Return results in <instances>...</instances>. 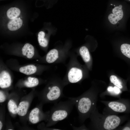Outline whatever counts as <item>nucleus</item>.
I'll list each match as a JSON object with an SVG mask.
<instances>
[{
    "instance_id": "obj_1",
    "label": "nucleus",
    "mask_w": 130,
    "mask_h": 130,
    "mask_svg": "<svg viewBox=\"0 0 130 130\" xmlns=\"http://www.w3.org/2000/svg\"><path fill=\"white\" fill-rule=\"evenodd\" d=\"M102 92L90 89L80 96L74 98L75 105L78 115V119L81 123L90 118L91 114L97 108L96 104L99 94Z\"/></svg>"
},
{
    "instance_id": "obj_2",
    "label": "nucleus",
    "mask_w": 130,
    "mask_h": 130,
    "mask_svg": "<svg viewBox=\"0 0 130 130\" xmlns=\"http://www.w3.org/2000/svg\"><path fill=\"white\" fill-rule=\"evenodd\" d=\"M90 118L93 129L105 130L116 129L126 119V117L114 114L102 115L98 112L97 108L91 114Z\"/></svg>"
},
{
    "instance_id": "obj_3",
    "label": "nucleus",
    "mask_w": 130,
    "mask_h": 130,
    "mask_svg": "<svg viewBox=\"0 0 130 130\" xmlns=\"http://www.w3.org/2000/svg\"><path fill=\"white\" fill-rule=\"evenodd\" d=\"M75 103L74 98H69L65 101L59 102L52 114V121L57 123L66 118L72 111Z\"/></svg>"
},
{
    "instance_id": "obj_4",
    "label": "nucleus",
    "mask_w": 130,
    "mask_h": 130,
    "mask_svg": "<svg viewBox=\"0 0 130 130\" xmlns=\"http://www.w3.org/2000/svg\"><path fill=\"white\" fill-rule=\"evenodd\" d=\"M108 112L118 113H130V102L124 99L111 101H102Z\"/></svg>"
},
{
    "instance_id": "obj_5",
    "label": "nucleus",
    "mask_w": 130,
    "mask_h": 130,
    "mask_svg": "<svg viewBox=\"0 0 130 130\" xmlns=\"http://www.w3.org/2000/svg\"><path fill=\"white\" fill-rule=\"evenodd\" d=\"M48 91L46 95V98L50 101H59L63 96L62 88L59 86L55 85L48 88Z\"/></svg>"
},
{
    "instance_id": "obj_6",
    "label": "nucleus",
    "mask_w": 130,
    "mask_h": 130,
    "mask_svg": "<svg viewBox=\"0 0 130 130\" xmlns=\"http://www.w3.org/2000/svg\"><path fill=\"white\" fill-rule=\"evenodd\" d=\"M122 6L120 5L119 6L115 7L112 10V13L110 14L108 16L109 21L113 24H115L123 18V13L122 8Z\"/></svg>"
},
{
    "instance_id": "obj_7",
    "label": "nucleus",
    "mask_w": 130,
    "mask_h": 130,
    "mask_svg": "<svg viewBox=\"0 0 130 130\" xmlns=\"http://www.w3.org/2000/svg\"><path fill=\"white\" fill-rule=\"evenodd\" d=\"M83 76L82 72L81 69L76 67H72L69 72L67 78L70 83H76L80 81Z\"/></svg>"
},
{
    "instance_id": "obj_8",
    "label": "nucleus",
    "mask_w": 130,
    "mask_h": 130,
    "mask_svg": "<svg viewBox=\"0 0 130 130\" xmlns=\"http://www.w3.org/2000/svg\"><path fill=\"white\" fill-rule=\"evenodd\" d=\"M11 80L10 76L7 71H3L0 74V87L2 88L9 87L11 84Z\"/></svg>"
},
{
    "instance_id": "obj_9",
    "label": "nucleus",
    "mask_w": 130,
    "mask_h": 130,
    "mask_svg": "<svg viewBox=\"0 0 130 130\" xmlns=\"http://www.w3.org/2000/svg\"><path fill=\"white\" fill-rule=\"evenodd\" d=\"M22 23V20L20 18H17L10 21L8 24L7 27L11 31H15L21 27Z\"/></svg>"
},
{
    "instance_id": "obj_10",
    "label": "nucleus",
    "mask_w": 130,
    "mask_h": 130,
    "mask_svg": "<svg viewBox=\"0 0 130 130\" xmlns=\"http://www.w3.org/2000/svg\"><path fill=\"white\" fill-rule=\"evenodd\" d=\"M22 51L23 55L26 56L28 58H31L34 55V47L30 44L27 43L25 44L23 47Z\"/></svg>"
},
{
    "instance_id": "obj_11",
    "label": "nucleus",
    "mask_w": 130,
    "mask_h": 130,
    "mask_svg": "<svg viewBox=\"0 0 130 130\" xmlns=\"http://www.w3.org/2000/svg\"><path fill=\"white\" fill-rule=\"evenodd\" d=\"M29 106V103L27 101L21 102L18 106L17 114L21 116H25L27 113Z\"/></svg>"
},
{
    "instance_id": "obj_12",
    "label": "nucleus",
    "mask_w": 130,
    "mask_h": 130,
    "mask_svg": "<svg viewBox=\"0 0 130 130\" xmlns=\"http://www.w3.org/2000/svg\"><path fill=\"white\" fill-rule=\"evenodd\" d=\"M37 70L34 65H30L21 67L19 71L21 72L26 75H30L35 73Z\"/></svg>"
},
{
    "instance_id": "obj_13",
    "label": "nucleus",
    "mask_w": 130,
    "mask_h": 130,
    "mask_svg": "<svg viewBox=\"0 0 130 130\" xmlns=\"http://www.w3.org/2000/svg\"><path fill=\"white\" fill-rule=\"evenodd\" d=\"M58 52L57 49H53L50 50L46 55V61L49 63L53 62L58 58Z\"/></svg>"
},
{
    "instance_id": "obj_14",
    "label": "nucleus",
    "mask_w": 130,
    "mask_h": 130,
    "mask_svg": "<svg viewBox=\"0 0 130 130\" xmlns=\"http://www.w3.org/2000/svg\"><path fill=\"white\" fill-rule=\"evenodd\" d=\"M39 108H36L33 109L30 113L29 117L30 121L33 124H35L39 120Z\"/></svg>"
},
{
    "instance_id": "obj_15",
    "label": "nucleus",
    "mask_w": 130,
    "mask_h": 130,
    "mask_svg": "<svg viewBox=\"0 0 130 130\" xmlns=\"http://www.w3.org/2000/svg\"><path fill=\"white\" fill-rule=\"evenodd\" d=\"M20 13V9L16 7H12L10 8L7 12V15L9 19H13L19 16Z\"/></svg>"
},
{
    "instance_id": "obj_16",
    "label": "nucleus",
    "mask_w": 130,
    "mask_h": 130,
    "mask_svg": "<svg viewBox=\"0 0 130 130\" xmlns=\"http://www.w3.org/2000/svg\"><path fill=\"white\" fill-rule=\"evenodd\" d=\"M79 53L83 60L86 62H88L90 60V55L88 48L85 46H82L80 48Z\"/></svg>"
},
{
    "instance_id": "obj_17",
    "label": "nucleus",
    "mask_w": 130,
    "mask_h": 130,
    "mask_svg": "<svg viewBox=\"0 0 130 130\" xmlns=\"http://www.w3.org/2000/svg\"><path fill=\"white\" fill-rule=\"evenodd\" d=\"M107 92H104L106 94H109L114 96L119 97L122 92L121 91L118 87L116 86L113 87L109 86L107 89Z\"/></svg>"
},
{
    "instance_id": "obj_18",
    "label": "nucleus",
    "mask_w": 130,
    "mask_h": 130,
    "mask_svg": "<svg viewBox=\"0 0 130 130\" xmlns=\"http://www.w3.org/2000/svg\"><path fill=\"white\" fill-rule=\"evenodd\" d=\"M39 83L38 79L35 77H29L27 80L24 82V85L28 87H32L37 85Z\"/></svg>"
},
{
    "instance_id": "obj_19",
    "label": "nucleus",
    "mask_w": 130,
    "mask_h": 130,
    "mask_svg": "<svg viewBox=\"0 0 130 130\" xmlns=\"http://www.w3.org/2000/svg\"><path fill=\"white\" fill-rule=\"evenodd\" d=\"M111 82L113 83L115 86L119 88L121 91L123 88L122 83L121 80L116 76L112 75L110 78Z\"/></svg>"
},
{
    "instance_id": "obj_20",
    "label": "nucleus",
    "mask_w": 130,
    "mask_h": 130,
    "mask_svg": "<svg viewBox=\"0 0 130 130\" xmlns=\"http://www.w3.org/2000/svg\"><path fill=\"white\" fill-rule=\"evenodd\" d=\"M45 34L43 31L39 32L38 35V40L40 45L43 47H46L48 45L47 40L44 38Z\"/></svg>"
},
{
    "instance_id": "obj_21",
    "label": "nucleus",
    "mask_w": 130,
    "mask_h": 130,
    "mask_svg": "<svg viewBox=\"0 0 130 130\" xmlns=\"http://www.w3.org/2000/svg\"><path fill=\"white\" fill-rule=\"evenodd\" d=\"M8 107L9 111L13 114L17 113L18 107L15 102L12 100H10L8 103Z\"/></svg>"
},
{
    "instance_id": "obj_22",
    "label": "nucleus",
    "mask_w": 130,
    "mask_h": 130,
    "mask_svg": "<svg viewBox=\"0 0 130 130\" xmlns=\"http://www.w3.org/2000/svg\"><path fill=\"white\" fill-rule=\"evenodd\" d=\"M120 49L123 54L130 58V45L127 44H123L121 46Z\"/></svg>"
},
{
    "instance_id": "obj_23",
    "label": "nucleus",
    "mask_w": 130,
    "mask_h": 130,
    "mask_svg": "<svg viewBox=\"0 0 130 130\" xmlns=\"http://www.w3.org/2000/svg\"><path fill=\"white\" fill-rule=\"evenodd\" d=\"M6 97L3 92L1 91H0V102L2 103L5 100Z\"/></svg>"
},
{
    "instance_id": "obj_24",
    "label": "nucleus",
    "mask_w": 130,
    "mask_h": 130,
    "mask_svg": "<svg viewBox=\"0 0 130 130\" xmlns=\"http://www.w3.org/2000/svg\"><path fill=\"white\" fill-rule=\"evenodd\" d=\"M121 129L123 130H130V121L125 125L122 127Z\"/></svg>"
},
{
    "instance_id": "obj_25",
    "label": "nucleus",
    "mask_w": 130,
    "mask_h": 130,
    "mask_svg": "<svg viewBox=\"0 0 130 130\" xmlns=\"http://www.w3.org/2000/svg\"><path fill=\"white\" fill-rule=\"evenodd\" d=\"M3 126V125L2 123L0 121V130H1Z\"/></svg>"
},
{
    "instance_id": "obj_26",
    "label": "nucleus",
    "mask_w": 130,
    "mask_h": 130,
    "mask_svg": "<svg viewBox=\"0 0 130 130\" xmlns=\"http://www.w3.org/2000/svg\"><path fill=\"white\" fill-rule=\"evenodd\" d=\"M12 130V129H9L8 130Z\"/></svg>"
},
{
    "instance_id": "obj_27",
    "label": "nucleus",
    "mask_w": 130,
    "mask_h": 130,
    "mask_svg": "<svg viewBox=\"0 0 130 130\" xmlns=\"http://www.w3.org/2000/svg\"><path fill=\"white\" fill-rule=\"evenodd\" d=\"M129 0V1H130V0Z\"/></svg>"
}]
</instances>
